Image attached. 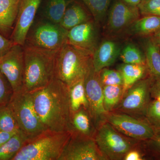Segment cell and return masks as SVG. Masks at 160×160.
I'll return each mask as SVG.
<instances>
[{
  "label": "cell",
  "mask_w": 160,
  "mask_h": 160,
  "mask_svg": "<svg viewBox=\"0 0 160 160\" xmlns=\"http://www.w3.org/2000/svg\"><path fill=\"white\" fill-rule=\"evenodd\" d=\"M58 51L28 44L24 46L25 91L31 92L42 88L55 78V60Z\"/></svg>",
  "instance_id": "2"
},
{
  "label": "cell",
  "mask_w": 160,
  "mask_h": 160,
  "mask_svg": "<svg viewBox=\"0 0 160 160\" xmlns=\"http://www.w3.org/2000/svg\"><path fill=\"white\" fill-rule=\"evenodd\" d=\"M68 88L72 112L78 111L82 108L88 110V102L84 85V79L79 81Z\"/></svg>",
  "instance_id": "24"
},
{
  "label": "cell",
  "mask_w": 160,
  "mask_h": 160,
  "mask_svg": "<svg viewBox=\"0 0 160 160\" xmlns=\"http://www.w3.org/2000/svg\"><path fill=\"white\" fill-rule=\"evenodd\" d=\"M19 130L17 122L8 105L0 107V131L15 133Z\"/></svg>",
  "instance_id": "28"
},
{
  "label": "cell",
  "mask_w": 160,
  "mask_h": 160,
  "mask_svg": "<svg viewBox=\"0 0 160 160\" xmlns=\"http://www.w3.org/2000/svg\"><path fill=\"white\" fill-rule=\"evenodd\" d=\"M67 0H50L46 9V16L52 23L60 24L67 8Z\"/></svg>",
  "instance_id": "29"
},
{
  "label": "cell",
  "mask_w": 160,
  "mask_h": 160,
  "mask_svg": "<svg viewBox=\"0 0 160 160\" xmlns=\"http://www.w3.org/2000/svg\"><path fill=\"white\" fill-rule=\"evenodd\" d=\"M94 138L71 132L58 160H106Z\"/></svg>",
  "instance_id": "7"
},
{
  "label": "cell",
  "mask_w": 160,
  "mask_h": 160,
  "mask_svg": "<svg viewBox=\"0 0 160 160\" xmlns=\"http://www.w3.org/2000/svg\"><path fill=\"white\" fill-rule=\"evenodd\" d=\"M122 86H108L103 87V104L107 112L114 110L122 98Z\"/></svg>",
  "instance_id": "25"
},
{
  "label": "cell",
  "mask_w": 160,
  "mask_h": 160,
  "mask_svg": "<svg viewBox=\"0 0 160 160\" xmlns=\"http://www.w3.org/2000/svg\"><path fill=\"white\" fill-rule=\"evenodd\" d=\"M154 137H155V141L156 144L160 150V129L159 131L158 132L157 134H155V133Z\"/></svg>",
  "instance_id": "40"
},
{
  "label": "cell",
  "mask_w": 160,
  "mask_h": 160,
  "mask_svg": "<svg viewBox=\"0 0 160 160\" xmlns=\"http://www.w3.org/2000/svg\"><path fill=\"white\" fill-rule=\"evenodd\" d=\"M14 45L11 40L0 33V57L7 53Z\"/></svg>",
  "instance_id": "34"
},
{
  "label": "cell",
  "mask_w": 160,
  "mask_h": 160,
  "mask_svg": "<svg viewBox=\"0 0 160 160\" xmlns=\"http://www.w3.org/2000/svg\"><path fill=\"white\" fill-rule=\"evenodd\" d=\"M94 139L100 151L108 160L124 159L131 144L106 121L96 129Z\"/></svg>",
  "instance_id": "6"
},
{
  "label": "cell",
  "mask_w": 160,
  "mask_h": 160,
  "mask_svg": "<svg viewBox=\"0 0 160 160\" xmlns=\"http://www.w3.org/2000/svg\"><path fill=\"white\" fill-rule=\"evenodd\" d=\"M151 37L160 48V30Z\"/></svg>",
  "instance_id": "39"
},
{
  "label": "cell",
  "mask_w": 160,
  "mask_h": 160,
  "mask_svg": "<svg viewBox=\"0 0 160 160\" xmlns=\"http://www.w3.org/2000/svg\"><path fill=\"white\" fill-rule=\"evenodd\" d=\"M71 135L46 130L28 140L12 160H58Z\"/></svg>",
  "instance_id": "4"
},
{
  "label": "cell",
  "mask_w": 160,
  "mask_h": 160,
  "mask_svg": "<svg viewBox=\"0 0 160 160\" xmlns=\"http://www.w3.org/2000/svg\"><path fill=\"white\" fill-rule=\"evenodd\" d=\"M124 160H142V158L139 152L131 149L126 153L124 158Z\"/></svg>",
  "instance_id": "36"
},
{
  "label": "cell",
  "mask_w": 160,
  "mask_h": 160,
  "mask_svg": "<svg viewBox=\"0 0 160 160\" xmlns=\"http://www.w3.org/2000/svg\"><path fill=\"white\" fill-rule=\"evenodd\" d=\"M96 23L93 19L68 30L66 43L93 55L98 45Z\"/></svg>",
  "instance_id": "15"
},
{
  "label": "cell",
  "mask_w": 160,
  "mask_h": 160,
  "mask_svg": "<svg viewBox=\"0 0 160 160\" xmlns=\"http://www.w3.org/2000/svg\"><path fill=\"white\" fill-rule=\"evenodd\" d=\"M24 69V46L15 44L0 57V70L11 84L14 92L23 89Z\"/></svg>",
  "instance_id": "12"
},
{
  "label": "cell",
  "mask_w": 160,
  "mask_h": 160,
  "mask_svg": "<svg viewBox=\"0 0 160 160\" xmlns=\"http://www.w3.org/2000/svg\"><path fill=\"white\" fill-rule=\"evenodd\" d=\"M90 11L97 24L103 22L106 17L111 0H81Z\"/></svg>",
  "instance_id": "26"
},
{
  "label": "cell",
  "mask_w": 160,
  "mask_h": 160,
  "mask_svg": "<svg viewBox=\"0 0 160 160\" xmlns=\"http://www.w3.org/2000/svg\"><path fill=\"white\" fill-rule=\"evenodd\" d=\"M140 15L138 6H130L122 0L116 1L109 11L106 29L110 34H118L129 28Z\"/></svg>",
  "instance_id": "13"
},
{
  "label": "cell",
  "mask_w": 160,
  "mask_h": 160,
  "mask_svg": "<svg viewBox=\"0 0 160 160\" xmlns=\"http://www.w3.org/2000/svg\"><path fill=\"white\" fill-rule=\"evenodd\" d=\"M146 114L151 124L160 127V102L154 100L149 103L146 109Z\"/></svg>",
  "instance_id": "33"
},
{
  "label": "cell",
  "mask_w": 160,
  "mask_h": 160,
  "mask_svg": "<svg viewBox=\"0 0 160 160\" xmlns=\"http://www.w3.org/2000/svg\"><path fill=\"white\" fill-rule=\"evenodd\" d=\"M105 121L120 133L136 139L152 138L155 133L149 123L123 112H108Z\"/></svg>",
  "instance_id": "10"
},
{
  "label": "cell",
  "mask_w": 160,
  "mask_h": 160,
  "mask_svg": "<svg viewBox=\"0 0 160 160\" xmlns=\"http://www.w3.org/2000/svg\"><path fill=\"white\" fill-rule=\"evenodd\" d=\"M70 124L71 132L94 138L96 129L87 109L82 108L72 112Z\"/></svg>",
  "instance_id": "18"
},
{
  "label": "cell",
  "mask_w": 160,
  "mask_h": 160,
  "mask_svg": "<svg viewBox=\"0 0 160 160\" xmlns=\"http://www.w3.org/2000/svg\"><path fill=\"white\" fill-rule=\"evenodd\" d=\"M68 30L59 24H40L29 38L28 45L47 50L58 51L66 43Z\"/></svg>",
  "instance_id": "11"
},
{
  "label": "cell",
  "mask_w": 160,
  "mask_h": 160,
  "mask_svg": "<svg viewBox=\"0 0 160 160\" xmlns=\"http://www.w3.org/2000/svg\"><path fill=\"white\" fill-rule=\"evenodd\" d=\"M84 85L88 102V111L96 129L105 121L108 113L103 104V87L100 80L99 72L94 70L93 66L84 78Z\"/></svg>",
  "instance_id": "9"
},
{
  "label": "cell",
  "mask_w": 160,
  "mask_h": 160,
  "mask_svg": "<svg viewBox=\"0 0 160 160\" xmlns=\"http://www.w3.org/2000/svg\"><path fill=\"white\" fill-rule=\"evenodd\" d=\"M16 132H15V133H16ZM15 133H9V132L0 131V148L2 146V145L4 143L8 141V140Z\"/></svg>",
  "instance_id": "37"
},
{
  "label": "cell",
  "mask_w": 160,
  "mask_h": 160,
  "mask_svg": "<svg viewBox=\"0 0 160 160\" xmlns=\"http://www.w3.org/2000/svg\"><path fill=\"white\" fill-rule=\"evenodd\" d=\"M28 140L19 129L0 148V160H12Z\"/></svg>",
  "instance_id": "23"
},
{
  "label": "cell",
  "mask_w": 160,
  "mask_h": 160,
  "mask_svg": "<svg viewBox=\"0 0 160 160\" xmlns=\"http://www.w3.org/2000/svg\"><path fill=\"white\" fill-rule=\"evenodd\" d=\"M142 16H160V0H142L138 6Z\"/></svg>",
  "instance_id": "32"
},
{
  "label": "cell",
  "mask_w": 160,
  "mask_h": 160,
  "mask_svg": "<svg viewBox=\"0 0 160 160\" xmlns=\"http://www.w3.org/2000/svg\"><path fill=\"white\" fill-rule=\"evenodd\" d=\"M120 58L125 64L146 65L144 52L132 44L126 45L120 52Z\"/></svg>",
  "instance_id": "27"
},
{
  "label": "cell",
  "mask_w": 160,
  "mask_h": 160,
  "mask_svg": "<svg viewBox=\"0 0 160 160\" xmlns=\"http://www.w3.org/2000/svg\"><path fill=\"white\" fill-rule=\"evenodd\" d=\"M131 34L142 37L152 36L160 30V16H143L135 21L129 28Z\"/></svg>",
  "instance_id": "20"
},
{
  "label": "cell",
  "mask_w": 160,
  "mask_h": 160,
  "mask_svg": "<svg viewBox=\"0 0 160 160\" xmlns=\"http://www.w3.org/2000/svg\"><path fill=\"white\" fill-rule=\"evenodd\" d=\"M121 49L117 43L105 40L98 44L92 57V66L97 72L113 65L119 57Z\"/></svg>",
  "instance_id": "16"
},
{
  "label": "cell",
  "mask_w": 160,
  "mask_h": 160,
  "mask_svg": "<svg viewBox=\"0 0 160 160\" xmlns=\"http://www.w3.org/2000/svg\"><path fill=\"white\" fill-rule=\"evenodd\" d=\"M153 78H144L131 86L125 92L117 110L128 114L146 113L149 105L150 89Z\"/></svg>",
  "instance_id": "8"
},
{
  "label": "cell",
  "mask_w": 160,
  "mask_h": 160,
  "mask_svg": "<svg viewBox=\"0 0 160 160\" xmlns=\"http://www.w3.org/2000/svg\"><path fill=\"white\" fill-rule=\"evenodd\" d=\"M146 66L150 75L160 80V48L152 37L145 38L143 42Z\"/></svg>",
  "instance_id": "19"
},
{
  "label": "cell",
  "mask_w": 160,
  "mask_h": 160,
  "mask_svg": "<svg viewBox=\"0 0 160 160\" xmlns=\"http://www.w3.org/2000/svg\"><path fill=\"white\" fill-rule=\"evenodd\" d=\"M22 0H0V33L5 37L12 34Z\"/></svg>",
  "instance_id": "17"
},
{
  "label": "cell",
  "mask_w": 160,
  "mask_h": 160,
  "mask_svg": "<svg viewBox=\"0 0 160 160\" xmlns=\"http://www.w3.org/2000/svg\"><path fill=\"white\" fill-rule=\"evenodd\" d=\"M122 1L130 6H138L142 0H122Z\"/></svg>",
  "instance_id": "38"
},
{
  "label": "cell",
  "mask_w": 160,
  "mask_h": 160,
  "mask_svg": "<svg viewBox=\"0 0 160 160\" xmlns=\"http://www.w3.org/2000/svg\"><path fill=\"white\" fill-rule=\"evenodd\" d=\"M30 93L36 111L47 130L71 132L72 112L67 85L54 78L47 86Z\"/></svg>",
  "instance_id": "1"
},
{
  "label": "cell",
  "mask_w": 160,
  "mask_h": 160,
  "mask_svg": "<svg viewBox=\"0 0 160 160\" xmlns=\"http://www.w3.org/2000/svg\"><path fill=\"white\" fill-rule=\"evenodd\" d=\"M42 0H22L10 38L16 45L24 46L37 12Z\"/></svg>",
  "instance_id": "14"
},
{
  "label": "cell",
  "mask_w": 160,
  "mask_h": 160,
  "mask_svg": "<svg viewBox=\"0 0 160 160\" xmlns=\"http://www.w3.org/2000/svg\"><path fill=\"white\" fill-rule=\"evenodd\" d=\"M103 87L108 86H123L122 76L119 70L104 68L99 72Z\"/></svg>",
  "instance_id": "30"
},
{
  "label": "cell",
  "mask_w": 160,
  "mask_h": 160,
  "mask_svg": "<svg viewBox=\"0 0 160 160\" xmlns=\"http://www.w3.org/2000/svg\"><path fill=\"white\" fill-rule=\"evenodd\" d=\"M92 54L66 43L58 51L55 77L68 87L84 79L92 66Z\"/></svg>",
  "instance_id": "3"
},
{
  "label": "cell",
  "mask_w": 160,
  "mask_h": 160,
  "mask_svg": "<svg viewBox=\"0 0 160 160\" xmlns=\"http://www.w3.org/2000/svg\"><path fill=\"white\" fill-rule=\"evenodd\" d=\"M119 70L123 80L122 97L132 86L145 78L148 71L146 65L124 64L120 66Z\"/></svg>",
  "instance_id": "22"
},
{
  "label": "cell",
  "mask_w": 160,
  "mask_h": 160,
  "mask_svg": "<svg viewBox=\"0 0 160 160\" xmlns=\"http://www.w3.org/2000/svg\"><path fill=\"white\" fill-rule=\"evenodd\" d=\"M13 93L11 84L0 70V107L8 106Z\"/></svg>",
  "instance_id": "31"
},
{
  "label": "cell",
  "mask_w": 160,
  "mask_h": 160,
  "mask_svg": "<svg viewBox=\"0 0 160 160\" xmlns=\"http://www.w3.org/2000/svg\"><path fill=\"white\" fill-rule=\"evenodd\" d=\"M93 19L86 9L78 3H75L67 8L60 26L68 30L75 26Z\"/></svg>",
  "instance_id": "21"
},
{
  "label": "cell",
  "mask_w": 160,
  "mask_h": 160,
  "mask_svg": "<svg viewBox=\"0 0 160 160\" xmlns=\"http://www.w3.org/2000/svg\"><path fill=\"white\" fill-rule=\"evenodd\" d=\"M150 95L154 100L160 102V80L153 78L150 89Z\"/></svg>",
  "instance_id": "35"
},
{
  "label": "cell",
  "mask_w": 160,
  "mask_h": 160,
  "mask_svg": "<svg viewBox=\"0 0 160 160\" xmlns=\"http://www.w3.org/2000/svg\"><path fill=\"white\" fill-rule=\"evenodd\" d=\"M8 106L13 112L20 130L28 140L47 130L36 111L30 92L23 89L14 92Z\"/></svg>",
  "instance_id": "5"
}]
</instances>
